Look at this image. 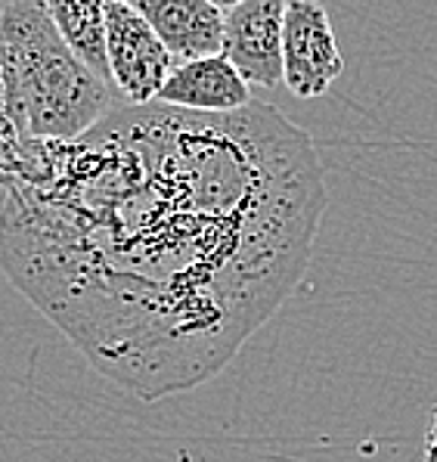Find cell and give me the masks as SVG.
Returning <instances> with one entry per match:
<instances>
[{
    "mask_svg": "<svg viewBox=\"0 0 437 462\" xmlns=\"http://www.w3.org/2000/svg\"><path fill=\"white\" fill-rule=\"evenodd\" d=\"M38 149L0 202V270L140 401L221 373L310 264L326 180L267 103L122 106Z\"/></svg>",
    "mask_w": 437,
    "mask_h": 462,
    "instance_id": "cell-1",
    "label": "cell"
},
{
    "mask_svg": "<svg viewBox=\"0 0 437 462\" xmlns=\"http://www.w3.org/2000/svg\"><path fill=\"white\" fill-rule=\"evenodd\" d=\"M0 81L6 116L34 143H72L124 106L75 60L47 4L34 0L0 10Z\"/></svg>",
    "mask_w": 437,
    "mask_h": 462,
    "instance_id": "cell-2",
    "label": "cell"
},
{
    "mask_svg": "<svg viewBox=\"0 0 437 462\" xmlns=\"http://www.w3.org/2000/svg\"><path fill=\"white\" fill-rule=\"evenodd\" d=\"M105 60L115 94L124 106H150L159 97L174 60L143 16L124 0H105Z\"/></svg>",
    "mask_w": 437,
    "mask_h": 462,
    "instance_id": "cell-3",
    "label": "cell"
},
{
    "mask_svg": "<svg viewBox=\"0 0 437 462\" xmlns=\"http://www.w3.org/2000/svg\"><path fill=\"white\" fill-rule=\"evenodd\" d=\"M344 72L326 6L288 0L283 16V84L301 99L323 97Z\"/></svg>",
    "mask_w": 437,
    "mask_h": 462,
    "instance_id": "cell-4",
    "label": "cell"
},
{
    "mask_svg": "<svg viewBox=\"0 0 437 462\" xmlns=\"http://www.w3.org/2000/svg\"><path fill=\"white\" fill-rule=\"evenodd\" d=\"M283 0H239L223 6L221 56L245 84H283Z\"/></svg>",
    "mask_w": 437,
    "mask_h": 462,
    "instance_id": "cell-5",
    "label": "cell"
},
{
    "mask_svg": "<svg viewBox=\"0 0 437 462\" xmlns=\"http://www.w3.org/2000/svg\"><path fill=\"white\" fill-rule=\"evenodd\" d=\"M133 10L150 23L174 66L221 56L223 6L211 0H137Z\"/></svg>",
    "mask_w": 437,
    "mask_h": 462,
    "instance_id": "cell-6",
    "label": "cell"
},
{
    "mask_svg": "<svg viewBox=\"0 0 437 462\" xmlns=\"http://www.w3.org/2000/svg\"><path fill=\"white\" fill-rule=\"evenodd\" d=\"M155 103L196 116H230L251 106V88L223 56H208L174 66Z\"/></svg>",
    "mask_w": 437,
    "mask_h": 462,
    "instance_id": "cell-7",
    "label": "cell"
},
{
    "mask_svg": "<svg viewBox=\"0 0 437 462\" xmlns=\"http://www.w3.org/2000/svg\"><path fill=\"white\" fill-rule=\"evenodd\" d=\"M47 13H50L59 38L66 41V47L75 53V60L81 62V66H87L103 84H109L112 88L109 60H105L103 4H96V0H90V4H68V0H56V4H47Z\"/></svg>",
    "mask_w": 437,
    "mask_h": 462,
    "instance_id": "cell-8",
    "label": "cell"
},
{
    "mask_svg": "<svg viewBox=\"0 0 437 462\" xmlns=\"http://www.w3.org/2000/svg\"><path fill=\"white\" fill-rule=\"evenodd\" d=\"M425 462H437V403L428 419V431H425Z\"/></svg>",
    "mask_w": 437,
    "mask_h": 462,
    "instance_id": "cell-9",
    "label": "cell"
}]
</instances>
